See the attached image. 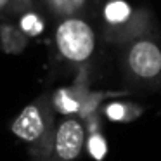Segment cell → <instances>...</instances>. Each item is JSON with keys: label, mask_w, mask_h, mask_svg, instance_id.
Listing matches in <instances>:
<instances>
[{"label": "cell", "mask_w": 161, "mask_h": 161, "mask_svg": "<svg viewBox=\"0 0 161 161\" xmlns=\"http://www.w3.org/2000/svg\"><path fill=\"white\" fill-rule=\"evenodd\" d=\"M38 7L36 0H0V21L16 19L19 14Z\"/></svg>", "instance_id": "obj_12"}, {"label": "cell", "mask_w": 161, "mask_h": 161, "mask_svg": "<svg viewBox=\"0 0 161 161\" xmlns=\"http://www.w3.org/2000/svg\"><path fill=\"white\" fill-rule=\"evenodd\" d=\"M119 76L126 92L161 94V36L154 30L123 43L118 56Z\"/></svg>", "instance_id": "obj_1"}, {"label": "cell", "mask_w": 161, "mask_h": 161, "mask_svg": "<svg viewBox=\"0 0 161 161\" xmlns=\"http://www.w3.org/2000/svg\"><path fill=\"white\" fill-rule=\"evenodd\" d=\"M30 40L25 33L19 30L16 21L12 19H2L0 21V50L9 56H19L30 45Z\"/></svg>", "instance_id": "obj_6"}, {"label": "cell", "mask_w": 161, "mask_h": 161, "mask_svg": "<svg viewBox=\"0 0 161 161\" xmlns=\"http://www.w3.org/2000/svg\"><path fill=\"white\" fill-rule=\"evenodd\" d=\"M132 14L133 12L130 11V7L125 4V2L114 0V2L108 4L106 9H104V21H106L104 33L111 31V30H116L121 25H125V23L132 18Z\"/></svg>", "instance_id": "obj_10"}, {"label": "cell", "mask_w": 161, "mask_h": 161, "mask_svg": "<svg viewBox=\"0 0 161 161\" xmlns=\"http://www.w3.org/2000/svg\"><path fill=\"white\" fill-rule=\"evenodd\" d=\"M30 161H36V159H30Z\"/></svg>", "instance_id": "obj_13"}, {"label": "cell", "mask_w": 161, "mask_h": 161, "mask_svg": "<svg viewBox=\"0 0 161 161\" xmlns=\"http://www.w3.org/2000/svg\"><path fill=\"white\" fill-rule=\"evenodd\" d=\"M52 42L59 61L76 71L80 68H90V61L97 52V33L85 16L57 21Z\"/></svg>", "instance_id": "obj_3"}, {"label": "cell", "mask_w": 161, "mask_h": 161, "mask_svg": "<svg viewBox=\"0 0 161 161\" xmlns=\"http://www.w3.org/2000/svg\"><path fill=\"white\" fill-rule=\"evenodd\" d=\"M92 92L90 68H80L69 85L50 92V104L61 118H78L87 95Z\"/></svg>", "instance_id": "obj_5"}, {"label": "cell", "mask_w": 161, "mask_h": 161, "mask_svg": "<svg viewBox=\"0 0 161 161\" xmlns=\"http://www.w3.org/2000/svg\"><path fill=\"white\" fill-rule=\"evenodd\" d=\"M87 2L88 0H36L43 14L54 18L56 21L73 18V16H83Z\"/></svg>", "instance_id": "obj_7"}, {"label": "cell", "mask_w": 161, "mask_h": 161, "mask_svg": "<svg viewBox=\"0 0 161 161\" xmlns=\"http://www.w3.org/2000/svg\"><path fill=\"white\" fill-rule=\"evenodd\" d=\"M16 25L19 26V30L28 38H35V36L42 35L45 31L47 16L43 14V11L40 7H35V9H30V11L19 14L18 19H16Z\"/></svg>", "instance_id": "obj_9"}, {"label": "cell", "mask_w": 161, "mask_h": 161, "mask_svg": "<svg viewBox=\"0 0 161 161\" xmlns=\"http://www.w3.org/2000/svg\"><path fill=\"white\" fill-rule=\"evenodd\" d=\"M85 139L87 132L80 118L57 119L49 153L43 161H76L85 149Z\"/></svg>", "instance_id": "obj_4"}, {"label": "cell", "mask_w": 161, "mask_h": 161, "mask_svg": "<svg viewBox=\"0 0 161 161\" xmlns=\"http://www.w3.org/2000/svg\"><path fill=\"white\" fill-rule=\"evenodd\" d=\"M85 149H87L88 156L94 161H104L106 159V156H108V139L104 137L102 130L87 133Z\"/></svg>", "instance_id": "obj_11"}, {"label": "cell", "mask_w": 161, "mask_h": 161, "mask_svg": "<svg viewBox=\"0 0 161 161\" xmlns=\"http://www.w3.org/2000/svg\"><path fill=\"white\" fill-rule=\"evenodd\" d=\"M144 113V108L132 101H109L101 108L102 118L113 123H128L137 119Z\"/></svg>", "instance_id": "obj_8"}, {"label": "cell", "mask_w": 161, "mask_h": 161, "mask_svg": "<svg viewBox=\"0 0 161 161\" xmlns=\"http://www.w3.org/2000/svg\"><path fill=\"white\" fill-rule=\"evenodd\" d=\"M56 123L57 114L50 104V94H42L16 114L11 121V132L26 144L30 159L43 161L49 153Z\"/></svg>", "instance_id": "obj_2"}]
</instances>
